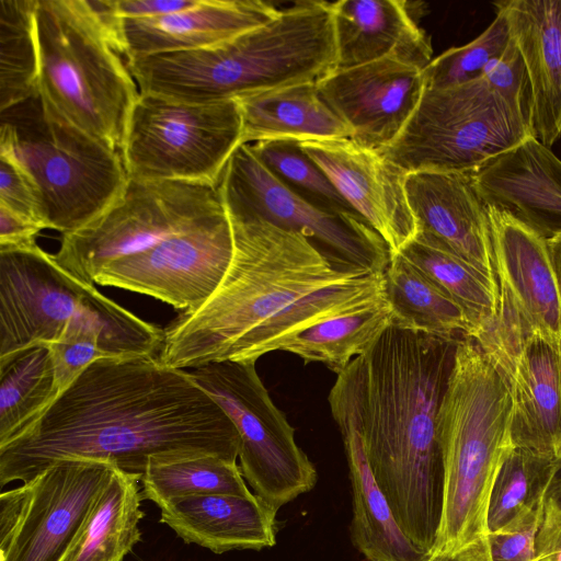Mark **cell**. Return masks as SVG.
<instances>
[{
    "mask_svg": "<svg viewBox=\"0 0 561 561\" xmlns=\"http://www.w3.org/2000/svg\"><path fill=\"white\" fill-rule=\"evenodd\" d=\"M160 510V522L181 539L215 553L275 545L277 508L253 493L191 495Z\"/></svg>",
    "mask_w": 561,
    "mask_h": 561,
    "instance_id": "cell-24",
    "label": "cell"
},
{
    "mask_svg": "<svg viewBox=\"0 0 561 561\" xmlns=\"http://www.w3.org/2000/svg\"><path fill=\"white\" fill-rule=\"evenodd\" d=\"M328 401L340 428L353 492L352 539L369 561H430L401 531L370 470L360 434L353 360L332 386Z\"/></svg>",
    "mask_w": 561,
    "mask_h": 561,
    "instance_id": "cell-18",
    "label": "cell"
},
{
    "mask_svg": "<svg viewBox=\"0 0 561 561\" xmlns=\"http://www.w3.org/2000/svg\"><path fill=\"white\" fill-rule=\"evenodd\" d=\"M37 0H0V111L38 92Z\"/></svg>",
    "mask_w": 561,
    "mask_h": 561,
    "instance_id": "cell-33",
    "label": "cell"
},
{
    "mask_svg": "<svg viewBox=\"0 0 561 561\" xmlns=\"http://www.w3.org/2000/svg\"><path fill=\"white\" fill-rule=\"evenodd\" d=\"M482 78L517 108L531 126L533 98L529 76L523 56L512 37L506 48L488 62Z\"/></svg>",
    "mask_w": 561,
    "mask_h": 561,
    "instance_id": "cell-37",
    "label": "cell"
},
{
    "mask_svg": "<svg viewBox=\"0 0 561 561\" xmlns=\"http://www.w3.org/2000/svg\"><path fill=\"white\" fill-rule=\"evenodd\" d=\"M140 482L142 499L159 507L191 495L251 494L237 461L207 454L152 461Z\"/></svg>",
    "mask_w": 561,
    "mask_h": 561,
    "instance_id": "cell-32",
    "label": "cell"
},
{
    "mask_svg": "<svg viewBox=\"0 0 561 561\" xmlns=\"http://www.w3.org/2000/svg\"><path fill=\"white\" fill-rule=\"evenodd\" d=\"M545 500L561 506V451L554 458L553 471L545 494Z\"/></svg>",
    "mask_w": 561,
    "mask_h": 561,
    "instance_id": "cell-45",
    "label": "cell"
},
{
    "mask_svg": "<svg viewBox=\"0 0 561 561\" xmlns=\"http://www.w3.org/2000/svg\"><path fill=\"white\" fill-rule=\"evenodd\" d=\"M485 536L456 551L433 553L430 561H490Z\"/></svg>",
    "mask_w": 561,
    "mask_h": 561,
    "instance_id": "cell-43",
    "label": "cell"
},
{
    "mask_svg": "<svg viewBox=\"0 0 561 561\" xmlns=\"http://www.w3.org/2000/svg\"><path fill=\"white\" fill-rule=\"evenodd\" d=\"M226 214L217 185L178 180L128 179L119 198L83 228L62 234L54 260L93 284L107 264Z\"/></svg>",
    "mask_w": 561,
    "mask_h": 561,
    "instance_id": "cell-8",
    "label": "cell"
},
{
    "mask_svg": "<svg viewBox=\"0 0 561 561\" xmlns=\"http://www.w3.org/2000/svg\"><path fill=\"white\" fill-rule=\"evenodd\" d=\"M500 289L497 314L477 343L495 364L533 335L561 350V300L546 240L512 216L486 207Z\"/></svg>",
    "mask_w": 561,
    "mask_h": 561,
    "instance_id": "cell-13",
    "label": "cell"
},
{
    "mask_svg": "<svg viewBox=\"0 0 561 561\" xmlns=\"http://www.w3.org/2000/svg\"><path fill=\"white\" fill-rule=\"evenodd\" d=\"M508 386L476 340H459L437 428L445 457V503L433 553L485 536L491 489L512 448Z\"/></svg>",
    "mask_w": 561,
    "mask_h": 561,
    "instance_id": "cell-4",
    "label": "cell"
},
{
    "mask_svg": "<svg viewBox=\"0 0 561 561\" xmlns=\"http://www.w3.org/2000/svg\"><path fill=\"white\" fill-rule=\"evenodd\" d=\"M554 458L526 448L507 451L495 476L486 511V531L493 533L545 502Z\"/></svg>",
    "mask_w": 561,
    "mask_h": 561,
    "instance_id": "cell-34",
    "label": "cell"
},
{
    "mask_svg": "<svg viewBox=\"0 0 561 561\" xmlns=\"http://www.w3.org/2000/svg\"><path fill=\"white\" fill-rule=\"evenodd\" d=\"M504 377L511 399V442L539 455L560 453V351L539 335L494 365Z\"/></svg>",
    "mask_w": 561,
    "mask_h": 561,
    "instance_id": "cell-22",
    "label": "cell"
},
{
    "mask_svg": "<svg viewBox=\"0 0 561 561\" xmlns=\"http://www.w3.org/2000/svg\"><path fill=\"white\" fill-rule=\"evenodd\" d=\"M204 454L237 461L239 436L186 370L157 355L103 357L0 446V484L25 483L64 459L103 461L141 477L152 461Z\"/></svg>",
    "mask_w": 561,
    "mask_h": 561,
    "instance_id": "cell-1",
    "label": "cell"
},
{
    "mask_svg": "<svg viewBox=\"0 0 561 561\" xmlns=\"http://www.w3.org/2000/svg\"><path fill=\"white\" fill-rule=\"evenodd\" d=\"M534 561H561V506L548 500L535 539Z\"/></svg>",
    "mask_w": 561,
    "mask_h": 561,
    "instance_id": "cell-41",
    "label": "cell"
},
{
    "mask_svg": "<svg viewBox=\"0 0 561 561\" xmlns=\"http://www.w3.org/2000/svg\"><path fill=\"white\" fill-rule=\"evenodd\" d=\"M510 41L507 20L496 12L493 22L476 39L432 59L423 70L425 88L454 87L481 78L488 62L499 56Z\"/></svg>",
    "mask_w": 561,
    "mask_h": 561,
    "instance_id": "cell-36",
    "label": "cell"
},
{
    "mask_svg": "<svg viewBox=\"0 0 561 561\" xmlns=\"http://www.w3.org/2000/svg\"><path fill=\"white\" fill-rule=\"evenodd\" d=\"M241 142L351 138L352 130L321 98L317 82L298 83L234 99Z\"/></svg>",
    "mask_w": 561,
    "mask_h": 561,
    "instance_id": "cell-26",
    "label": "cell"
},
{
    "mask_svg": "<svg viewBox=\"0 0 561 561\" xmlns=\"http://www.w3.org/2000/svg\"><path fill=\"white\" fill-rule=\"evenodd\" d=\"M217 188L228 217L299 232L340 268L383 274L389 265L387 243L365 218L308 202L278 180L249 144L234 150Z\"/></svg>",
    "mask_w": 561,
    "mask_h": 561,
    "instance_id": "cell-11",
    "label": "cell"
},
{
    "mask_svg": "<svg viewBox=\"0 0 561 561\" xmlns=\"http://www.w3.org/2000/svg\"><path fill=\"white\" fill-rule=\"evenodd\" d=\"M228 219V271L203 305L163 329L162 364L257 360L324 320L386 300L385 273L340 268L299 232L266 220Z\"/></svg>",
    "mask_w": 561,
    "mask_h": 561,
    "instance_id": "cell-2",
    "label": "cell"
},
{
    "mask_svg": "<svg viewBox=\"0 0 561 561\" xmlns=\"http://www.w3.org/2000/svg\"><path fill=\"white\" fill-rule=\"evenodd\" d=\"M57 397L55 366L47 344L0 357V446L28 427Z\"/></svg>",
    "mask_w": 561,
    "mask_h": 561,
    "instance_id": "cell-30",
    "label": "cell"
},
{
    "mask_svg": "<svg viewBox=\"0 0 561 561\" xmlns=\"http://www.w3.org/2000/svg\"><path fill=\"white\" fill-rule=\"evenodd\" d=\"M256 360H225L186 369L225 411L239 436L243 478L277 510L310 491L317 472L295 440V430L274 404Z\"/></svg>",
    "mask_w": 561,
    "mask_h": 561,
    "instance_id": "cell-10",
    "label": "cell"
},
{
    "mask_svg": "<svg viewBox=\"0 0 561 561\" xmlns=\"http://www.w3.org/2000/svg\"><path fill=\"white\" fill-rule=\"evenodd\" d=\"M249 145L278 180L308 202L330 211L356 213L297 141L265 140Z\"/></svg>",
    "mask_w": 561,
    "mask_h": 561,
    "instance_id": "cell-35",
    "label": "cell"
},
{
    "mask_svg": "<svg viewBox=\"0 0 561 561\" xmlns=\"http://www.w3.org/2000/svg\"><path fill=\"white\" fill-rule=\"evenodd\" d=\"M38 92L61 116L122 151L139 89L88 0H37Z\"/></svg>",
    "mask_w": 561,
    "mask_h": 561,
    "instance_id": "cell-6",
    "label": "cell"
},
{
    "mask_svg": "<svg viewBox=\"0 0 561 561\" xmlns=\"http://www.w3.org/2000/svg\"><path fill=\"white\" fill-rule=\"evenodd\" d=\"M547 251L561 300V233L546 240Z\"/></svg>",
    "mask_w": 561,
    "mask_h": 561,
    "instance_id": "cell-44",
    "label": "cell"
},
{
    "mask_svg": "<svg viewBox=\"0 0 561 561\" xmlns=\"http://www.w3.org/2000/svg\"><path fill=\"white\" fill-rule=\"evenodd\" d=\"M545 502L485 536L490 561H534Z\"/></svg>",
    "mask_w": 561,
    "mask_h": 561,
    "instance_id": "cell-38",
    "label": "cell"
},
{
    "mask_svg": "<svg viewBox=\"0 0 561 561\" xmlns=\"http://www.w3.org/2000/svg\"><path fill=\"white\" fill-rule=\"evenodd\" d=\"M335 188L398 254L417 234L404 181L407 173L379 151L351 138L298 142Z\"/></svg>",
    "mask_w": 561,
    "mask_h": 561,
    "instance_id": "cell-17",
    "label": "cell"
},
{
    "mask_svg": "<svg viewBox=\"0 0 561 561\" xmlns=\"http://www.w3.org/2000/svg\"><path fill=\"white\" fill-rule=\"evenodd\" d=\"M422 68L396 58L336 68L317 82L329 107L352 130L354 141L381 150L392 144L425 90Z\"/></svg>",
    "mask_w": 561,
    "mask_h": 561,
    "instance_id": "cell-16",
    "label": "cell"
},
{
    "mask_svg": "<svg viewBox=\"0 0 561 561\" xmlns=\"http://www.w3.org/2000/svg\"><path fill=\"white\" fill-rule=\"evenodd\" d=\"M486 207L517 219L545 240L561 233V160L530 136L470 173Z\"/></svg>",
    "mask_w": 561,
    "mask_h": 561,
    "instance_id": "cell-19",
    "label": "cell"
},
{
    "mask_svg": "<svg viewBox=\"0 0 561 561\" xmlns=\"http://www.w3.org/2000/svg\"><path fill=\"white\" fill-rule=\"evenodd\" d=\"M198 0H108L118 19H153L187 10Z\"/></svg>",
    "mask_w": 561,
    "mask_h": 561,
    "instance_id": "cell-40",
    "label": "cell"
},
{
    "mask_svg": "<svg viewBox=\"0 0 561 561\" xmlns=\"http://www.w3.org/2000/svg\"><path fill=\"white\" fill-rule=\"evenodd\" d=\"M233 255L224 214L103 267L94 283L144 294L185 311L203 305L222 282Z\"/></svg>",
    "mask_w": 561,
    "mask_h": 561,
    "instance_id": "cell-15",
    "label": "cell"
},
{
    "mask_svg": "<svg viewBox=\"0 0 561 561\" xmlns=\"http://www.w3.org/2000/svg\"><path fill=\"white\" fill-rule=\"evenodd\" d=\"M140 476L115 466L66 561H123L140 540Z\"/></svg>",
    "mask_w": 561,
    "mask_h": 561,
    "instance_id": "cell-27",
    "label": "cell"
},
{
    "mask_svg": "<svg viewBox=\"0 0 561 561\" xmlns=\"http://www.w3.org/2000/svg\"><path fill=\"white\" fill-rule=\"evenodd\" d=\"M400 254L457 304L469 325V337L478 341L491 329L500 300L496 280L423 232H417Z\"/></svg>",
    "mask_w": 561,
    "mask_h": 561,
    "instance_id": "cell-28",
    "label": "cell"
},
{
    "mask_svg": "<svg viewBox=\"0 0 561 561\" xmlns=\"http://www.w3.org/2000/svg\"><path fill=\"white\" fill-rule=\"evenodd\" d=\"M103 298L38 244L0 248V357L55 343L75 318Z\"/></svg>",
    "mask_w": 561,
    "mask_h": 561,
    "instance_id": "cell-14",
    "label": "cell"
},
{
    "mask_svg": "<svg viewBox=\"0 0 561 561\" xmlns=\"http://www.w3.org/2000/svg\"><path fill=\"white\" fill-rule=\"evenodd\" d=\"M45 229L9 208L0 205V248H28L36 245V237Z\"/></svg>",
    "mask_w": 561,
    "mask_h": 561,
    "instance_id": "cell-42",
    "label": "cell"
},
{
    "mask_svg": "<svg viewBox=\"0 0 561 561\" xmlns=\"http://www.w3.org/2000/svg\"><path fill=\"white\" fill-rule=\"evenodd\" d=\"M459 340L391 323L369 352L353 359L370 470L401 531L430 554L446 485L437 419Z\"/></svg>",
    "mask_w": 561,
    "mask_h": 561,
    "instance_id": "cell-3",
    "label": "cell"
},
{
    "mask_svg": "<svg viewBox=\"0 0 561 561\" xmlns=\"http://www.w3.org/2000/svg\"><path fill=\"white\" fill-rule=\"evenodd\" d=\"M0 205L46 229L28 180L15 161L4 153H0Z\"/></svg>",
    "mask_w": 561,
    "mask_h": 561,
    "instance_id": "cell-39",
    "label": "cell"
},
{
    "mask_svg": "<svg viewBox=\"0 0 561 561\" xmlns=\"http://www.w3.org/2000/svg\"><path fill=\"white\" fill-rule=\"evenodd\" d=\"M392 310L387 301L369 308L333 317L299 333L280 351L319 362L336 375L350 363L369 352L391 325Z\"/></svg>",
    "mask_w": 561,
    "mask_h": 561,
    "instance_id": "cell-31",
    "label": "cell"
},
{
    "mask_svg": "<svg viewBox=\"0 0 561 561\" xmlns=\"http://www.w3.org/2000/svg\"><path fill=\"white\" fill-rule=\"evenodd\" d=\"M0 153L25 174L46 228L61 234L101 216L128 181L121 152L70 123L39 92L0 111Z\"/></svg>",
    "mask_w": 561,
    "mask_h": 561,
    "instance_id": "cell-5",
    "label": "cell"
},
{
    "mask_svg": "<svg viewBox=\"0 0 561 561\" xmlns=\"http://www.w3.org/2000/svg\"><path fill=\"white\" fill-rule=\"evenodd\" d=\"M493 5L506 18L528 71L534 135L550 148L561 137V0H503Z\"/></svg>",
    "mask_w": 561,
    "mask_h": 561,
    "instance_id": "cell-23",
    "label": "cell"
},
{
    "mask_svg": "<svg viewBox=\"0 0 561 561\" xmlns=\"http://www.w3.org/2000/svg\"><path fill=\"white\" fill-rule=\"evenodd\" d=\"M241 138L236 100L187 103L139 93L121 156L128 179L217 185Z\"/></svg>",
    "mask_w": 561,
    "mask_h": 561,
    "instance_id": "cell-9",
    "label": "cell"
},
{
    "mask_svg": "<svg viewBox=\"0 0 561 561\" xmlns=\"http://www.w3.org/2000/svg\"><path fill=\"white\" fill-rule=\"evenodd\" d=\"M534 136L523 114L481 77L447 88H425L396 140L379 152L405 173H473Z\"/></svg>",
    "mask_w": 561,
    "mask_h": 561,
    "instance_id": "cell-7",
    "label": "cell"
},
{
    "mask_svg": "<svg viewBox=\"0 0 561 561\" xmlns=\"http://www.w3.org/2000/svg\"><path fill=\"white\" fill-rule=\"evenodd\" d=\"M560 383H561V350H560ZM560 451H561V433H560Z\"/></svg>",
    "mask_w": 561,
    "mask_h": 561,
    "instance_id": "cell-46",
    "label": "cell"
},
{
    "mask_svg": "<svg viewBox=\"0 0 561 561\" xmlns=\"http://www.w3.org/2000/svg\"><path fill=\"white\" fill-rule=\"evenodd\" d=\"M113 465L64 459L0 495V561H66Z\"/></svg>",
    "mask_w": 561,
    "mask_h": 561,
    "instance_id": "cell-12",
    "label": "cell"
},
{
    "mask_svg": "<svg viewBox=\"0 0 561 561\" xmlns=\"http://www.w3.org/2000/svg\"><path fill=\"white\" fill-rule=\"evenodd\" d=\"M337 68L396 58L422 69L432 61V45L402 0L332 2Z\"/></svg>",
    "mask_w": 561,
    "mask_h": 561,
    "instance_id": "cell-25",
    "label": "cell"
},
{
    "mask_svg": "<svg viewBox=\"0 0 561 561\" xmlns=\"http://www.w3.org/2000/svg\"><path fill=\"white\" fill-rule=\"evenodd\" d=\"M385 295L393 324L444 339L469 337V325L457 304L400 253L390 256Z\"/></svg>",
    "mask_w": 561,
    "mask_h": 561,
    "instance_id": "cell-29",
    "label": "cell"
},
{
    "mask_svg": "<svg viewBox=\"0 0 561 561\" xmlns=\"http://www.w3.org/2000/svg\"><path fill=\"white\" fill-rule=\"evenodd\" d=\"M404 190L417 232L428 234L497 282L488 208L470 174L407 173Z\"/></svg>",
    "mask_w": 561,
    "mask_h": 561,
    "instance_id": "cell-20",
    "label": "cell"
},
{
    "mask_svg": "<svg viewBox=\"0 0 561 561\" xmlns=\"http://www.w3.org/2000/svg\"><path fill=\"white\" fill-rule=\"evenodd\" d=\"M279 10L261 0H198L153 19H118L116 46L125 59L194 50L233 39L273 20Z\"/></svg>",
    "mask_w": 561,
    "mask_h": 561,
    "instance_id": "cell-21",
    "label": "cell"
}]
</instances>
